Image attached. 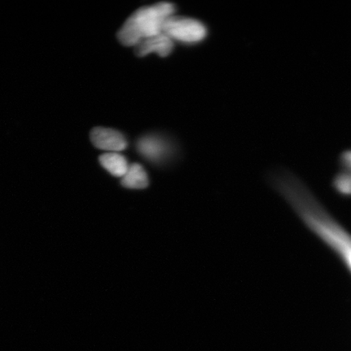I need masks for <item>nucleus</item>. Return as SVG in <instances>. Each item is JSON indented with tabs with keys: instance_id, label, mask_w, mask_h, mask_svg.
<instances>
[{
	"instance_id": "9",
	"label": "nucleus",
	"mask_w": 351,
	"mask_h": 351,
	"mask_svg": "<svg viewBox=\"0 0 351 351\" xmlns=\"http://www.w3.org/2000/svg\"><path fill=\"white\" fill-rule=\"evenodd\" d=\"M341 163L344 169L351 172V150L346 151L341 156Z\"/></svg>"
},
{
	"instance_id": "7",
	"label": "nucleus",
	"mask_w": 351,
	"mask_h": 351,
	"mask_svg": "<svg viewBox=\"0 0 351 351\" xmlns=\"http://www.w3.org/2000/svg\"><path fill=\"white\" fill-rule=\"evenodd\" d=\"M122 185L130 189H144L148 186L149 179L142 165L134 164L122 178Z\"/></svg>"
},
{
	"instance_id": "5",
	"label": "nucleus",
	"mask_w": 351,
	"mask_h": 351,
	"mask_svg": "<svg viewBox=\"0 0 351 351\" xmlns=\"http://www.w3.org/2000/svg\"><path fill=\"white\" fill-rule=\"evenodd\" d=\"M137 149L140 154L149 160H163L169 152V144L156 136H146L138 140Z\"/></svg>"
},
{
	"instance_id": "6",
	"label": "nucleus",
	"mask_w": 351,
	"mask_h": 351,
	"mask_svg": "<svg viewBox=\"0 0 351 351\" xmlns=\"http://www.w3.org/2000/svg\"><path fill=\"white\" fill-rule=\"evenodd\" d=\"M101 165L115 177L123 178L129 169L125 158L117 152H108L99 157Z\"/></svg>"
},
{
	"instance_id": "1",
	"label": "nucleus",
	"mask_w": 351,
	"mask_h": 351,
	"mask_svg": "<svg viewBox=\"0 0 351 351\" xmlns=\"http://www.w3.org/2000/svg\"><path fill=\"white\" fill-rule=\"evenodd\" d=\"M174 12L175 6L168 2L139 8L123 25L118 39L123 45L135 46L143 39L162 34L165 21Z\"/></svg>"
},
{
	"instance_id": "8",
	"label": "nucleus",
	"mask_w": 351,
	"mask_h": 351,
	"mask_svg": "<svg viewBox=\"0 0 351 351\" xmlns=\"http://www.w3.org/2000/svg\"><path fill=\"white\" fill-rule=\"evenodd\" d=\"M333 185L341 194L351 195V174L342 173L337 175L333 182Z\"/></svg>"
},
{
	"instance_id": "2",
	"label": "nucleus",
	"mask_w": 351,
	"mask_h": 351,
	"mask_svg": "<svg viewBox=\"0 0 351 351\" xmlns=\"http://www.w3.org/2000/svg\"><path fill=\"white\" fill-rule=\"evenodd\" d=\"M163 33L171 39L195 43L204 40L207 36V29L199 21L173 15L165 21Z\"/></svg>"
},
{
	"instance_id": "4",
	"label": "nucleus",
	"mask_w": 351,
	"mask_h": 351,
	"mask_svg": "<svg viewBox=\"0 0 351 351\" xmlns=\"http://www.w3.org/2000/svg\"><path fill=\"white\" fill-rule=\"evenodd\" d=\"M135 54L143 57L156 52L161 57L168 56L173 50L172 39L164 33L143 39L134 46Z\"/></svg>"
},
{
	"instance_id": "3",
	"label": "nucleus",
	"mask_w": 351,
	"mask_h": 351,
	"mask_svg": "<svg viewBox=\"0 0 351 351\" xmlns=\"http://www.w3.org/2000/svg\"><path fill=\"white\" fill-rule=\"evenodd\" d=\"M90 140L95 147L108 152L125 150L127 140L120 132L112 129L97 127L91 131Z\"/></svg>"
}]
</instances>
